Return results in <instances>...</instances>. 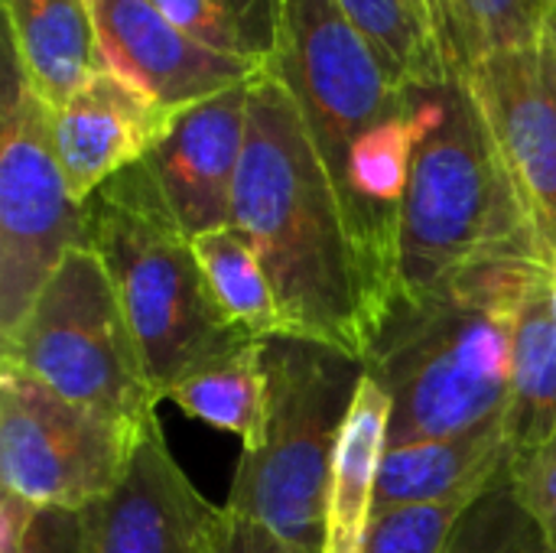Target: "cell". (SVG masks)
<instances>
[{"label": "cell", "mask_w": 556, "mask_h": 553, "mask_svg": "<svg viewBox=\"0 0 556 553\" xmlns=\"http://www.w3.org/2000/svg\"><path fill=\"white\" fill-rule=\"evenodd\" d=\"M231 225L270 274L283 336L368 359L355 251L336 183L287 85L261 68L248 81V134Z\"/></svg>", "instance_id": "obj_1"}, {"label": "cell", "mask_w": 556, "mask_h": 553, "mask_svg": "<svg viewBox=\"0 0 556 553\" xmlns=\"http://www.w3.org/2000/svg\"><path fill=\"white\" fill-rule=\"evenodd\" d=\"M544 261L547 248L528 225L371 345L365 372L391 398L388 447L505 420L515 316Z\"/></svg>", "instance_id": "obj_2"}, {"label": "cell", "mask_w": 556, "mask_h": 553, "mask_svg": "<svg viewBox=\"0 0 556 553\" xmlns=\"http://www.w3.org/2000/svg\"><path fill=\"white\" fill-rule=\"evenodd\" d=\"M427 95L430 124L414 153L397 225V297L381 336L440 300L469 267L531 225L466 75Z\"/></svg>", "instance_id": "obj_3"}, {"label": "cell", "mask_w": 556, "mask_h": 553, "mask_svg": "<svg viewBox=\"0 0 556 553\" xmlns=\"http://www.w3.org/2000/svg\"><path fill=\"white\" fill-rule=\"evenodd\" d=\"M85 215L88 248L108 267L160 394L248 339L215 306L192 238L173 222L143 160L108 179Z\"/></svg>", "instance_id": "obj_4"}, {"label": "cell", "mask_w": 556, "mask_h": 553, "mask_svg": "<svg viewBox=\"0 0 556 553\" xmlns=\"http://www.w3.org/2000/svg\"><path fill=\"white\" fill-rule=\"evenodd\" d=\"M267 375L264 440L241 453L225 508L296 551L323 553L332 453L365 365L313 339L274 336Z\"/></svg>", "instance_id": "obj_5"}, {"label": "cell", "mask_w": 556, "mask_h": 553, "mask_svg": "<svg viewBox=\"0 0 556 553\" xmlns=\"http://www.w3.org/2000/svg\"><path fill=\"white\" fill-rule=\"evenodd\" d=\"M3 362L137 433L160 424L163 394L147 372L108 267L88 244L62 257L23 323L3 339Z\"/></svg>", "instance_id": "obj_6"}, {"label": "cell", "mask_w": 556, "mask_h": 553, "mask_svg": "<svg viewBox=\"0 0 556 553\" xmlns=\"http://www.w3.org/2000/svg\"><path fill=\"white\" fill-rule=\"evenodd\" d=\"M147 433L55 394L10 362L0 368V479L3 495L26 508L85 512L104 502Z\"/></svg>", "instance_id": "obj_7"}, {"label": "cell", "mask_w": 556, "mask_h": 553, "mask_svg": "<svg viewBox=\"0 0 556 553\" xmlns=\"http://www.w3.org/2000/svg\"><path fill=\"white\" fill-rule=\"evenodd\" d=\"M88 244V215L55 153L52 108L10 68L0 134V336L7 339L62 257Z\"/></svg>", "instance_id": "obj_8"}, {"label": "cell", "mask_w": 556, "mask_h": 553, "mask_svg": "<svg viewBox=\"0 0 556 553\" xmlns=\"http://www.w3.org/2000/svg\"><path fill=\"white\" fill-rule=\"evenodd\" d=\"M264 68L293 95L336 192L352 147L410 101L336 0H283L280 49Z\"/></svg>", "instance_id": "obj_9"}, {"label": "cell", "mask_w": 556, "mask_h": 553, "mask_svg": "<svg viewBox=\"0 0 556 553\" xmlns=\"http://www.w3.org/2000/svg\"><path fill=\"white\" fill-rule=\"evenodd\" d=\"M466 81L492 124L528 222L556 251V75L544 42L495 52L476 62Z\"/></svg>", "instance_id": "obj_10"}, {"label": "cell", "mask_w": 556, "mask_h": 553, "mask_svg": "<svg viewBox=\"0 0 556 553\" xmlns=\"http://www.w3.org/2000/svg\"><path fill=\"white\" fill-rule=\"evenodd\" d=\"M91 553H218L222 508L208 505L153 427L127 479L81 512Z\"/></svg>", "instance_id": "obj_11"}, {"label": "cell", "mask_w": 556, "mask_h": 553, "mask_svg": "<svg viewBox=\"0 0 556 553\" xmlns=\"http://www.w3.org/2000/svg\"><path fill=\"white\" fill-rule=\"evenodd\" d=\"M98 65L117 72L169 111L248 85L264 65L222 55L176 29L150 0H91Z\"/></svg>", "instance_id": "obj_12"}, {"label": "cell", "mask_w": 556, "mask_h": 553, "mask_svg": "<svg viewBox=\"0 0 556 553\" xmlns=\"http://www.w3.org/2000/svg\"><path fill=\"white\" fill-rule=\"evenodd\" d=\"M248 134V85L173 114L143 156L173 222L186 238L231 225L235 179Z\"/></svg>", "instance_id": "obj_13"}, {"label": "cell", "mask_w": 556, "mask_h": 553, "mask_svg": "<svg viewBox=\"0 0 556 553\" xmlns=\"http://www.w3.org/2000/svg\"><path fill=\"white\" fill-rule=\"evenodd\" d=\"M176 111L98 65L81 88L52 111L55 153L68 189L88 202L108 179L140 163L166 134Z\"/></svg>", "instance_id": "obj_14"}, {"label": "cell", "mask_w": 556, "mask_h": 553, "mask_svg": "<svg viewBox=\"0 0 556 553\" xmlns=\"http://www.w3.org/2000/svg\"><path fill=\"white\" fill-rule=\"evenodd\" d=\"M388 427L391 398L365 372L332 453L323 553H365L368 528L375 518L381 463L388 453Z\"/></svg>", "instance_id": "obj_15"}, {"label": "cell", "mask_w": 556, "mask_h": 553, "mask_svg": "<svg viewBox=\"0 0 556 553\" xmlns=\"http://www.w3.org/2000/svg\"><path fill=\"white\" fill-rule=\"evenodd\" d=\"M511 463V443L505 420L459 433L433 437L404 447H388L378 479L375 515L437 502L463 492H482Z\"/></svg>", "instance_id": "obj_16"}, {"label": "cell", "mask_w": 556, "mask_h": 553, "mask_svg": "<svg viewBox=\"0 0 556 553\" xmlns=\"http://www.w3.org/2000/svg\"><path fill=\"white\" fill-rule=\"evenodd\" d=\"M10 62L55 111L98 68L91 0H3Z\"/></svg>", "instance_id": "obj_17"}, {"label": "cell", "mask_w": 556, "mask_h": 553, "mask_svg": "<svg viewBox=\"0 0 556 553\" xmlns=\"http://www.w3.org/2000/svg\"><path fill=\"white\" fill-rule=\"evenodd\" d=\"M505 427L511 460L538 450L556 430V319L547 287V261L531 277L515 316Z\"/></svg>", "instance_id": "obj_18"}, {"label": "cell", "mask_w": 556, "mask_h": 553, "mask_svg": "<svg viewBox=\"0 0 556 553\" xmlns=\"http://www.w3.org/2000/svg\"><path fill=\"white\" fill-rule=\"evenodd\" d=\"M163 401H173L179 411L215 430L235 433L244 443V453L257 450L270 407L267 339H244L202 362L182 375Z\"/></svg>", "instance_id": "obj_19"}, {"label": "cell", "mask_w": 556, "mask_h": 553, "mask_svg": "<svg viewBox=\"0 0 556 553\" xmlns=\"http://www.w3.org/2000/svg\"><path fill=\"white\" fill-rule=\"evenodd\" d=\"M404 88L446 85L456 68L437 0H336Z\"/></svg>", "instance_id": "obj_20"}, {"label": "cell", "mask_w": 556, "mask_h": 553, "mask_svg": "<svg viewBox=\"0 0 556 553\" xmlns=\"http://www.w3.org/2000/svg\"><path fill=\"white\" fill-rule=\"evenodd\" d=\"M192 251L212 290V300L231 329L248 339L283 336V316L270 274L261 264L254 244L235 225L192 238Z\"/></svg>", "instance_id": "obj_21"}, {"label": "cell", "mask_w": 556, "mask_h": 553, "mask_svg": "<svg viewBox=\"0 0 556 553\" xmlns=\"http://www.w3.org/2000/svg\"><path fill=\"white\" fill-rule=\"evenodd\" d=\"M551 0H450V42L459 72L495 52L538 49Z\"/></svg>", "instance_id": "obj_22"}, {"label": "cell", "mask_w": 556, "mask_h": 553, "mask_svg": "<svg viewBox=\"0 0 556 553\" xmlns=\"http://www.w3.org/2000/svg\"><path fill=\"white\" fill-rule=\"evenodd\" d=\"M446 553H556L515 492L511 463L459 518Z\"/></svg>", "instance_id": "obj_23"}, {"label": "cell", "mask_w": 556, "mask_h": 553, "mask_svg": "<svg viewBox=\"0 0 556 553\" xmlns=\"http://www.w3.org/2000/svg\"><path fill=\"white\" fill-rule=\"evenodd\" d=\"M482 492H463V495H450L437 502L401 505V508L375 515L368 528L365 553H446L459 518L469 512V505Z\"/></svg>", "instance_id": "obj_24"}, {"label": "cell", "mask_w": 556, "mask_h": 553, "mask_svg": "<svg viewBox=\"0 0 556 553\" xmlns=\"http://www.w3.org/2000/svg\"><path fill=\"white\" fill-rule=\"evenodd\" d=\"M511 482L521 505L556 551V430L538 450L511 460Z\"/></svg>", "instance_id": "obj_25"}, {"label": "cell", "mask_w": 556, "mask_h": 553, "mask_svg": "<svg viewBox=\"0 0 556 553\" xmlns=\"http://www.w3.org/2000/svg\"><path fill=\"white\" fill-rule=\"evenodd\" d=\"M176 29L222 55H244L238 29L222 0H150ZM248 59V55H244Z\"/></svg>", "instance_id": "obj_26"}, {"label": "cell", "mask_w": 556, "mask_h": 553, "mask_svg": "<svg viewBox=\"0 0 556 553\" xmlns=\"http://www.w3.org/2000/svg\"><path fill=\"white\" fill-rule=\"evenodd\" d=\"M248 59L267 65L280 49L283 0H222Z\"/></svg>", "instance_id": "obj_27"}, {"label": "cell", "mask_w": 556, "mask_h": 553, "mask_svg": "<svg viewBox=\"0 0 556 553\" xmlns=\"http://www.w3.org/2000/svg\"><path fill=\"white\" fill-rule=\"evenodd\" d=\"M13 553H91L81 512H29Z\"/></svg>", "instance_id": "obj_28"}, {"label": "cell", "mask_w": 556, "mask_h": 553, "mask_svg": "<svg viewBox=\"0 0 556 553\" xmlns=\"http://www.w3.org/2000/svg\"><path fill=\"white\" fill-rule=\"evenodd\" d=\"M218 553H303L290 548L283 538L267 531L264 525L235 515L222 505V538H218Z\"/></svg>", "instance_id": "obj_29"}, {"label": "cell", "mask_w": 556, "mask_h": 553, "mask_svg": "<svg viewBox=\"0 0 556 553\" xmlns=\"http://www.w3.org/2000/svg\"><path fill=\"white\" fill-rule=\"evenodd\" d=\"M551 62H554V75H556V0H551V10H547V20H544V36H541Z\"/></svg>", "instance_id": "obj_30"}, {"label": "cell", "mask_w": 556, "mask_h": 553, "mask_svg": "<svg viewBox=\"0 0 556 553\" xmlns=\"http://www.w3.org/2000/svg\"><path fill=\"white\" fill-rule=\"evenodd\" d=\"M547 287H551V303H554L556 319V251H547Z\"/></svg>", "instance_id": "obj_31"}, {"label": "cell", "mask_w": 556, "mask_h": 553, "mask_svg": "<svg viewBox=\"0 0 556 553\" xmlns=\"http://www.w3.org/2000/svg\"><path fill=\"white\" fill-rule=\"evenodd\" d=\"M437 10H440V20H443V29H446V39H450V0H437ZM453 49V42H450ZM459 68V65H456Z\"/></svg>", "instance_id": "obj_32"}]
</instances>
